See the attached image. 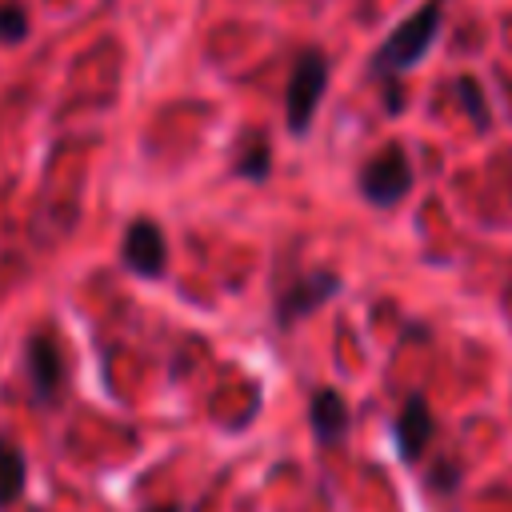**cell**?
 Wrapping results in <instances>:
<instances>
[{
    "label": "cell",
    "instance_id": "cell-1",
    "mask_svg": "<svg viewBox=\"0 0 512 512\" xmlns=\"http://www.w3.org/2000/svg\"><path fill=\"white\" fill-rule=\"evenodd\" d=\"M444 28V0H424L408 20H400L372 52L368 60V76L376 84H388V80H400L404 72H412L436 44Z\"/></svg>",
    "mask_w": 512,
    "mask_h": 512
},
{
    "label": "cell",
    "instance_id": "cell-2",
    "mask_svg": "<svg viewBox=\"0 0 512 512\" xmlns=\"http://www.w3.org/2000/svg\"><path fill=\"white\" fill-rule=\"evenodd\" d=\"M332 64L320 48H300L288 64V84H284V124L292 136H308L312 120L320 112V100L328 92Z\"/></svg>",
    "mask_w": 512,
    "mask_h": 512
},
{
    "label": "cell",
    "instance_id": "cell-3",
    "mask_svg": "<svg viewBox=\"0 0 512 512\" xmlns=\"http://www.w3.org/2000/svg\"><path fill=\"white\" fill-rule=\"evenodd\" d=\"M416 184V172H412V160H408V148L400 140H388L376 156H368L356 172V188L360 196L372 204V208H392L400 204Z\"/></svg>",
    "mask_w": 512,
    "mask_h": 512
},
{
    "label": "cell",
    "instance_id": "cell-4",
    "mask_svg": "<svg viewBox=\"0 0 512 512\" xmlns=\"http://www.w3.org/2000/svg\"><path fill=\"white\" fill-rule=\"evenodd\" d=\"M340 288H344V280L336 272H328V268H316V272H304V276L288 280V288L276 296V308H272L276 328L280 332L296 328L300 320H308L312 312H320L332 296H340Z\"/></svg>",
    "mask_w": 512,
    "mask_h": 512
},
{
    "label": "cell",
    "instance_id": "cell-5",
    "mask_svg": "<svg viewBox=\"0 0 512 512\" xmlns=\"http://www.w3.org/2000/svg\"><path fill=\"white\" fill-rule=\"evenodd\" d=\"M120 264L140 280H160L168 272V236L156 220L136 216L120 236Z\"/></svg>",
    "mask_w": 512,
    "mask_h": 512
},
{
    "label": "cell",
    "instance_id": "cell-6",
    "mask_svg": "<svg viewBox=\"0 0 512 512\" xmlns=\"http://www.w3.org/2000/svg\"><path fill=\"white\" fill-rule=\"evenodd\" d=\"M24 372H28L32 400L40 408H52L60 396V384H64V352L52 332H32L24 340Z\"/></svg>",
    "mask_w": 512,
    "mask_h": 512
},
{
    "label": "cell",
    "instance_id": "cell-7",
    "mask_svg": "<svg viewBox=\"0 0 512 512\" xmlns=\"http://www.w3.org/2000/svg\"><path fill=\"white\" fill-rule=\"evenodd\" d=\"M432 432H436V420H432V408H428L424 392H408V400L400 404V412L392 420V444H396L400 460L416 464L424 456V448L432 444Z\"/></svg>",
    "mask_w": 512,
    "mask_h": 512
},
{
    "label": "cell",
    "instance_id": "cell-8",
    "mask_svg": "<svg viewBox=\"0 0 512 512\" xmlns=\"http://www.w3.org/2000/svg\"><path fill=\"white\" fill-rule=\"evenodd\" d=\"M308 428L316 436V444L332 448L348 436L352 428V412H348V400L336 392V388H316L308 396Z\"/></svg>",
    "mask_w": 512,
    "mask_h": 512
},
{
    "label": "cell",
    "instance_id": "cell-9",
    "mask_svg": "<svg viewBox=\"0 0 512 512\" xmlns=\"http://www.w3.org/2000/svg\"><path fill=\"white\" fill-rule=\"evenodd\" d=\"M232 176L240 180H252V184H264L272 176V144L264 132H244L236 152H232Z\"/></svg>",
    "mask_w": 512,
    "mask_h": 512
},
{
    "label": "cell",
    "instance_id": "cell-10",
    "mask_svg": "<svg viewBox=\"0 0 512 512\" xmlns=\"http://www.w3.org/2000/svg\"><path fill=\"white\" fill-rule=\"evenodd\" d=\"M28 488V456L16 440L0 436V508L16 504Z\"/></svg>",
    "mask_w": 512,
    "mask_h": 512
},
{
    "label": "cell",
    "instance_id": "cell-11",
    "mask_svg": "<svg viewBox=\"0 0 512 512\" xmlns=\"http://www.w3.org/2000/svg\"><path fill=\"white\" fill-rule=\"evenodd\" d=\"M452 92H456V100H460L464 116L472 120V128H476V132H488V128H492V108H488V96H484L480 80L464 72V76H456V80H452Z\"/></svg>",
    "mask_w": 512,
    "mask_h": 512
},
{
    "label": "cell",
    "instance_id": "cell-12",
    "mask_svg": "<svg viewBox=\"0 0 512 512\" xmlns=\"http://www.w3.org/2000/svg\"><path fill=\"white\" fill-rule=\"evenodd\" d=\"M28 28H32V16L24 4H16V0L0 4V44H20L28 36Z\"/></svg>",
    "mask_w": 512,
    "mask_h": 512
},
{
    "label": "cell",
    "instance_id": "cell-13",
    "mask_svg": "<svg viewBox=\"0 0 512 512\" xmlns=\"http://www.w3.org/2000/svg\"><path fill=\"white\" fill-rule=\"evenodd\" d=\"M456 484H460V468H456L452 460H444V468L428 476V488H436L440 496H452V492H456Z\"/></svg>",
    "mask_w": 512,
    "mask_h": 512
},
{
    "label": "cell",
    "instance_id": "cell-14",
    "mask_svg": "<svg viewBox=\"0 0 512 512\" xmlns=\"http://www.w3.org/2000/svg\"><path fill=\"white\" fill-rule=\"evenodd\" d=\"M148 512H184L180 504H156V508H148Z\"/></svg>",
    "mask_w": 512,
    "mask_h": 512
}]
</instances>
